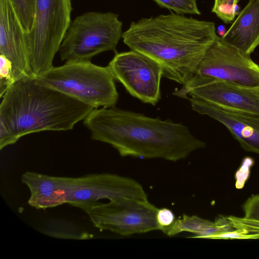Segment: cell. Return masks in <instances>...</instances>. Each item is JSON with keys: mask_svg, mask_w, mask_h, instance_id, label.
<instances>
[{"mask_svg": "<svg viewBox=\"0 0 259 259\" xmlns=\"http://www.w3.org/2000/svg\"><path fill=\"white\" fill-rule=\"evenodd\" d=\"M83 123L93 140L109 144L123 157L175 162L206 146L181 123L115 106L94 108Z\"/></svg>", "mask_w": 259, "mask_h": 259, "instance_id": "1", "label": "cell"}, {"mask_svg": "<svg viewBox=\"0 0 259 259\" xmlns=\"http://www.w3.org/2000/svg\"><path fill=\"white\" fill-rule=\"evenodd\" d=\"M218 37L214 23L175 13L133 21L122 36L131 50L156 62L163 76L182 85Z\"/></svg>", "mask_w": 259, "mask_h": 259, "instance_id": "2", "label": "cell"}, {"mask_svg": "<svg viewBox=\"0 0 259 259\" xmlns=\"http://www.w3.org/2000/svg\"><path fill=\"white\" fill-rule=\"evenodd\" d=\"M2 98L1 150L31 133L72 130L94 109L33 78L15 82Z\"/></svg>", "mask_w": 259, "mask_h": 259, "instance_id": "3", "label": "cell"}, {"mask_svg": "<svg viewBox=\"0 0 259 259\" xmlns=\"http://www.w3.org/2000/svg\"><path fill=\"white\" fill-rule=\"evenodd\" d=\"M36 79L94 108L115 106L118 99L115 79L109 67L91 61H66Z\"/></svg>", "mask_w": 259, "mask_h": 259, "instance_id": "4", "label": "cell"}, {"mask_svg": "<svg viewBox=\"0 0 259 259\" xmlns=\"http://www.w3.org/2000/svg\"><path fill=\"white\" fill-rule=\"evenodd\" d=\"M71 0H35L33 23L26 33L28 63L32 78L53 67L64 35L71 22Z\"/></svg>", "mask_w": 259, "mask_h": 259, "instance_id": "5", "label": "cell"}, {"mask_svg": "<svg viewBox=\"0 0 259 259\" xmlns=\"http://www.w3.org/2000/svg\"><path fill=\"white\" fill-rule=\"evenodd\" d=\"M122 23L111 12H88L71 21L60 45L62 61H91L104 52L113 51L122 38Z\"/></svg>", "mask_w": 259, "mask_h": 259, "instance_id": "6", "label": "cell"}, {"mask_svg": "<svg viewBox=\"0 0 259 259\" xmlns=\"http://www.w3.org/2000/svg\"><path fill=\"white\" fill-rule=\"evenodd\" d=\"M209 79L259 88V65L250 56L225 44L218 36L205 53L190 80L172 94L186 99L192 90Z\"/></svg>", "mask_w": 259, "mask_h": 259, "instance_id": "7", "label": "cell"}, {"mask_svg": "<svg viewBox=\"0 0 259 259\" xmlns=\"http://www.w3.org/2000/svg\"><path fill=\"white\" fill-rule=\"evenodd\" d=\"M94 226L122 236L159 230L156 220L158 208L148 198H122L107 203L96 202L81 206Z\"/></svg>", "mask_w": 259, "mask_h": 259, "instance_id": "8", "label": "cell"}, {"mask_svg": "<svg viewBox=\"0 0 259 259\" xmlns=\"http://www.w3.org/2000/svg\"><path fill=\"white\" fill-rule=\"evenodd\" d=\"M66 203L81 206L122 198H148L143 186L135 180L114 174H91L79 177H60Z\"/></svg>", "mask_w": 259, "mask_h": 259, "instance_id": "9", "label": "cell"}, {"mask_svg": "<svg viewBox=\"0 0 259 259\" xmlns=\"http://www.w3.org/2000/svg\"><path fill=\"white\" fill-rule=\"evenodd\" d=\"M108 66L115 79L134 97L152 105L160 100L162 69L148 56L134 50L116 52Z\"/></svg>", "mask_w": 259, "mask_h": 259, "instance_id": "10", "label": "cell"}, {"mask_svg": "<svg viewBox=\"0 0 259 259\" xmlns=\"http://www.w3.org/2000/svg\"><path fill=\"white\" fill-rule=\"evenodd\" d=\"M26 33L11 0H0V55L11 62L16 82L32 78L28 67Z\"/></svg>", "mask_w": 259, "mask_h": 259, "instance_id": "11", "label": "cell"}, {"mask_svg": "<svg viewBox=\"0 0 259 259\" xmlns=\"http://www.w3.org/2000/svg\"><path fill=\"white\" fill-rule=\"evenodd\" d=\"M186 99L193 111L225 126L245 151L259 154V115L221 108L194 96Z\"/></svg>", "mask_w": 259, "mask_h": 259, "instance_id": "12", "label": "cell"}, {"mask_svg": "<svg viewBox=\"0 0 259 259\" xmlns=\"http://www.w3.org/2000/svg\"><path fill=\"white\" fill-rule=\"evenodd\" d=\"M194 96L227 109L259 115V88L241 87L223 81H204L192 90Z\"/></svg>", "mask_w": 259, "mask_h": 259, "instance_id": "13", "label": "cell"}, {"mask_svg": "<svg viewBox=\"0 0 259 259\" xmlns=\"http://www.w3.org/2000/svg\"><path fill=\"white\" fill-rule=\"evenodd\" d=\"M221 39L250 56L259 46V0H249Z\"/></svg>", "mask_w": 259, "mask_h": 259, "instance_id": "14", "label": "cell"}, {"mask_svg": "<svg viewBox=\"0 0 259 259\" xmlns=\"http://www.w3.org/2000/svg\"><path fill=\"white\" fill-rule=\"evenodd\" d=\"M21 181L30 191L28 204L37 209L55 207L66 203L60 177L26 171Z\"/></svg>", "mask_w": 259, "mask_h": 259, "instance_id": "15", "label": "cell"}, {"mask_svg": "<svg viewBox=\"0 0 259 259\" xmlns=\"http://www.w3.org/2000/svg\"><path fill=\"white\" fill-rule=\"evenodd\" d=\"M214 224V222L195 215L183 214L182 217L176 219L174 224L163 232L168 236L177 235L184 232L192 233L195 236Z\"/></svg>", "mask_w": 259, "mask_h": 259, "instance_id": "16", "label": "cell"}, {"mask_svg": "<svg viewBox=\"0 0 259 259\" xmlns=\"http://www.w3.org/2000/svg\"><path fill=\"white\" fill-rule=\"evenodd\" d=\"M22 26L27 32L32 27L35 13V0H11Z\"/></svg>", "mask_w": 259, "mask_h": 259, "instance_id": "17", "label": "cell"}, {"mask_svg": "<svg viewBox=\"0 0 259 259\" xmlns=\"http://www.w3.org/2000/svg\"><path fill=\"white\" fill-rule=\"evenodd\" d=\"M160 7L172 10L180 15H200L196 0H153Z\"/></svg>", "mask_w": 259, "mask_h": 259, "instance_id": "18", "label": "cell"}, {"mask_svg": "<svg viewBox=\"0 0 259 259\" xmlns=\"http://www.w3.org/2000/svg\"><path fill=\"white\" fill-rule=\"evenodd\" d=\"M239 0H214L212 12L225 23L234 21Z\"/></svg>", "mask_w": 259, "mask_h": 259, "instance_id": "19", "label": "cell"}, {"mask_svg": "<svg viewBox=\"0 0 259 259\" xmlns=\"http://www.w3.org/2000/svg\"><path fill=\"white\" fill-rule=\"evenodd\" d=\"M15 82L11 62L5 56L0 55V97Z\"/></svg>", "mask_w": 259, "mask_h": 259, "instance_id": "20", "label": "cell"}, {"mask_svg": "<svg viewBox=\"0 0 259 259\" xmlns=\"http://www.w3.org/2000/svg\"><path fill=\"white\" fill-rule=\"evenodd\" d=\"M233 226L236 229L242 230L248 233L259 232V221L239 218L233 215L228 217Z\"/></svg>", "mask_w": 259, "mask_h": 259, "instance_id": "21", "label": "cell"}, {"mask_svg": "<svg viewBox=\"0 0 259 259\" xmlns=\"http://www.w3.org/2000/svg\"><path fill=\"white\" fill-rule=\"evenodd\" d=\"M253 164L254 160L251 157H247L243 159L240 168L235 175L236 188L240 189L244 187L250 175V168Z\"/></svg>", "mask_w": 259, "mask_h": 259, "instance_id": "22", "label": "cell"}, {"mask_svg": "<svg viewBox=\"0 0 259 259\" xmlns=\"http://www.w3.org/2000/svg\"><path fill=\"white\" fill-rule=\"evenodd\" d=\"M244 218L259 221V194L253 195L243 204Z\"/></svg>", "mask_w": 259, "mask_h": 259, "instance_id": "23", "label": "cell"}, {"mask_svg": "<svg viewBox=\"0 0 259 259\" xmlns=\"http://www.w3.org/2000/svg\"><path fill=\"white\" fill-rule=\"evenodd\" d=\"M176 219L171 210L166 208L158 209L156 214V220L159 230L163 232L174 224Z\"/></svg>", "mask_w": 259, "mask_h": 259, "instance_id": "24", "label": "cell"}, {"mask_svg": "<svg viewBox=\"0 0 259 259\" xmlns=\"http://www.w3.org/2000/svg\"><path fill=\"white\" fill-rule=\"evenodd\" d=\"M212 239H259V232L248 233L242 230L235 229L234 231L222 233L212 238Z\"/></svg>", "mask_w": 259, "mask_h": 259, "instance_id": "25", "label": "cell"}]
</instances>
